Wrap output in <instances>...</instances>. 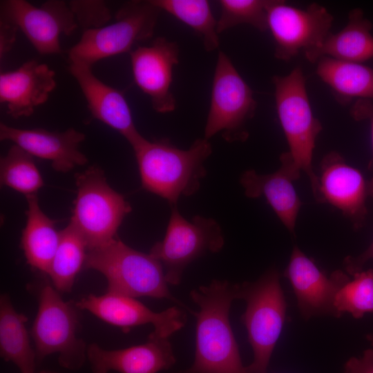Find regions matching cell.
Here are the masks:
<instances>
[{
  "instance_id": "6da1fadb",
  "label": "cell",
  "mask_w": 373,
  "mask_h": 373,
  "mask_svg": "<svg viewBox=\"0 0 373 373\" xmlns=\"http://www.w3.org/2000/svg\"><path fill=\"white\" fill-rule=\"evenodd\" d=\"M239 284L213 280L192 290L191 299L199 307L196 318L195 352L193 365L173 373H247L229 321Z\"/></svg>"
},
{
  "instance_id": "7a4b0ae2",
  "label": "cell",
  "mask_w": 373,
  "mask_h": 373,
  "mask_svg": "<svg viewBox=\"0 0 373 373\" xmlns=\"http://www.w3.org/2000/svg\"><path fill=\"white\" fill-rule=\"evenodd\" d=\"M132 148L142 187L166 199L171 206L198 191L207 174L204 162L212 153L205 138L197 139L183 150L166 139L150 141L143 137Z\"/></svg>"
},
{
  "instance_id": "3957f363",
  "label": "cell",
  "mask_w": 373,
  "mask_h": 373,
  "mask_svg": "<svg viewBox=\"0 0 373 373\" xmlns=\"http://www.w3.org/2000/svg\"><path fill=\"white\" fill-rule=\"evenodd\" d=\"M272 82L277 114L289 146L287 153L308 177L315 200L324 203L312 166L316 137L323 127L312 113L303 70L295 68L287 75L274 76Z\"/></svg>"
},
{
  "instance_id": "277c9868",
  "label": "cell",
  "mask_w": 373,
  "mask_h": 373,
  "mask_svg": "<svg viewBox=\"0 0 373 373\" xmlns=\"http://www.w3.org/2000/svg\"><path fill=\"white\" fill-rule=\"evenodd\" d=\"M84 267L106 278L108 292L135 298H166L185 307L171 295L162 263L150 254L128 246L118 236L102 247L88 251Z\"/></svg>"
},
{
  "instance_id": "5b68a950",
  "label": "cell",
  "mask_w": 373,
  "mask_h": 373,
  "mask_svg": "<svg viewBox=\"0 0 373 373\" xmlns=\"http://www.w3.org/2000/svg\"><path fill=\"white\" fill-rule=\"evenodd\" d=\"M75 184L77 195L70 222L83 237L88 251L102 247L117 236L131 206L109 185L104 171L97 166L76 173Z\"/></svg>"
},
{
  "instance_id": "8992f818",
  "label": "cell",
  "mask_w": 373,
  "mask_h": 373,
  "mask_svg": "<svg viewBox=\"0 0 373 373\" xmlns=\"http://www.w3.org/2000/svg\"><path fill=\"white\" fill-rule=\"evenodd\" d=\"M238 299L246 302L240 320L254 352L247 373H267L269 361L285 321L287 303L278 272L271 269L254 282L239 284Z\"/></svg>"
},
{
  "instance_id": "52a82bcc",
  "label": "cell",
  "mask_w": 373,
  "mask_h": 373,
  "mask_svg": "<svg viewBox=\"0 0 373 373\" xmlns=\"http://www.w3.org/2000/svg\"><path fill=\"white\" fill-rule=\"evenodd\" d=\"M162 10L152 0L125 2L115 13V21L84 30L68 52L69 64L92 66L99 60L130 52L137 43L151 39Z\"/></svg>"
},
{
  "instance_id": "ba28073f",
  "label": "cell",
  "mask_w": 373,
  "mask_h": 373,
  "mask_svg": "<svg viewBox=\"0 0 373 373\" xmlns=\"http://www.w3.org/2000/svg\"><path fill=\"white\" fill-rule=\"evenodd\" d=\"M76 309L61 298L51 283L43 285L31 329L37 364L48 356L57 354L59 365L67 370H79L84 365L88 346L78 336Z\"/></svg>"
},
{
  "instance_id": "9c48e42d",
  "label": "cell",
  "mask_w": 373,
  "mask_h": 373,
  "mask_svg": "<svg viewBox=\"0 0 373 373\" xmlns=\"http://www.w3.org/2000/svg\"><path fill=\"white\" fill-rule=\"evenodd\" d=\"M257 102L249 86L229 57L218 54L213 77L209 110L204 138L221 133L227 142H243L249 137L247 123L256 112Z\"/></svg>"
},
{
  "instance_id": "30bf717a",
  "label": "cell",
  "mask_w": 373,
  "mask_h": 373,
  "mask_svg": "<svg viewBox=\"0 0 373 373\" xmlns=\"http://www.w3.org/2000/svg\"><path fill=\"white\" fill-rule=\"evenodd\" d=\"M171 207L165 236L152 247L149 254L162 263L168 284L178 285L191 262L207 253L220 251L224 240L215 220L195 216L189 221L176 205Z\"/></svg>"
},
{
  "instance_id": "8fae6325",
  "label": "cell",
  "mask_w": 373,
  "mask_h": 373,
  "mask_svg": "<svg viewBox=\"0 0 373 373\" xmlns=\"http://www.w3.org/2000/svg\"><path fill=\"white\" fill-rule=\"evenodd\" d=\"M266 10L278 59L289 61L300 51L313 49L331 32L333 17L316 3L302 9L284 1L267 0Z\"/></svg>"
},
{
  "instance_id": "7c38bea8",
  "label": "cell",
  "mask_w": 373,
  "mask_h": 373,
  "mask_svg": "<svg viewBox=\"0 0 373 373\" xmlns=\"http://www.w3.org/2000/svg\"><path fill=\"white\" fill-rule=\"evenodd\" d=\"M15 24L41 55L62 52L61 35L69 36L79 27L68 3L48 0L35 6L25 0L1 1V18Z\"/></svg>"
},
{
  "instance_id": "4fadbf2b",
  "label": "cell",
  "mask_w": 373,
  "mask_h": 373,
  "mask_svg": "<svg viewBox=\"0 0 373 373\" xmlns=\"http://www.w3.org/2000/svg\"><path fill=\"white\" fill-rule=\"evenodd\" d=\"M75 305L123 329L151 324L154 330L151 334L162 338H169L186 322V314L175 306L155 312L135 298L108 291L100 296L90 294Z\"/></svg>"
},
{
  "instance_id": "5bb4252c",
  "label": "cell",
  "mask_w": 373,
  "mask_h": 373,
  "mask_svg": "<svg viewBox=\"0 0 373 373\" xmlns=\"http://www.w3.org/2000/svg\"><path fill=\"white\" fill-rule=\"evenodd\" d=\"M176 42L164 37L148 46H137L129 52L134 82L151 99L153 108L167 113L176 108L171 87L174 67L179 63Z\"/></svg>"
},
{
  "instance_id": "9a60e30c",
  "label": "cell",
  "mask_w": 373,
  "mask_h": 373,
  "mask_svg": "<svg viewBox=\"0 0 373 373\" xmlns=\"http://www.w3.org/2000/svg\"><path fill=\"white\" fill-rule=\"evenodd\" d=\"M283 275L291 285L299 311L305 320L317 315L341 316L334 303L337 292L350 280L343 271L336 270L327 276L295 246Z\"/></svg>"
},
{
  "instance_id": "2e32d148",
  "label": "cell",
  "mask_w": 373,
  "mask_h": 373,
  "mask_svg": "<svg viewBox=\"0 0 373 373\" xmlns=\"http://www.w3.org/2000/svg\"><path fill=\"white\" fill-rule=\"evenodd\" d=\"M320 189L324 203L339 209L361 228L367 215L366 200L372 195V181H366L357 169L347 164L337 152L328 153L321 162Z\"/></svg>"
},
{
  "instance_id": "e0dca14e",
  "label": "cell",
  "mask_w": 373,
  "mask_h": 373,
  "mask_svg": "<svg viewBox=\"0 0 373 373\" xmlns=\"http://www.w3.org/2000/svg\"><path fill=\"white\" fill-rule=\"evenodd\" d=\"M85 135L73 128L64 131L44 128L23 129L0 124V140L10 141L33 157L50 162L52 169L67 173L88 163L86 156L79 151Z\"/></svg>"
},
{
  "instance_id": "ac0fdd59",
  "label": "cell",
  "mask_w": 373,
  "mask_h": 373,
  "mask_svg": "<svg viewBox=\"0 0 373 373\" xmlns=\"http://www.w3.org/2000/svg\"><path fill=\"white\" fill-rule=\"evenodd\" d=\"M87 361L93 373H158L171 368L176 358L168 338L150 334L145 343L123 349L106 350L92 343Z\"/></svg>"
},
{
  "instance_id": "d6986e66",
  "label": "cell",
  "mask_w": 373,
  "mask_h": 373,
  "mask_svg": "<svg viewBox=\"0 0 373 373\" xmlns=\"http://www.w3.org/2000/svg\"><path fill=\"white\" fill-rule=\"evenodd\" d=\"M68 70L95 119L117 131L131 146L143 137L135 125L128 102L119 90L98 79L90 66L69 64Z\"/></svg>"
},
{
  "instance_id": "ffe728a7",
  "label": "cell",
  "mask_w": 373,
  "mask_h": 373,
  "mask_svg": "<svg viewBox=\"0 0 373 373\" xmlns=\"http://www.w3.org/2000/svg\"><path fill=\"white\" fill-rule=\"evenodd\" d=\"M57 86L55 73L47 64L31 59L0 74V102L14 118L28 117L45 104Z\"/></svg>"
},
{
  "instance_id": "44dd1931",
  "label": "cell",
  "mask_w": 373,
  "mask_h": 373,
  "mask_svg": "<svg viewBox=\"0 0 373 373\" xmlns=\"http://www.w3.org/2000/svg\"><path fill=\"white\" fill-rule=\"evenodd\" d=\"M280 166L275 172L262 175L254 170L245 171L240 177L247 197H264L285 227L293 234L302 202L294 186L300 171L287 152L280 157Z\"/></svg>"
},
{
  "instance_id": "7402d4cb",
  "label": "cell",
  "mask_w": 373,
  "mask_h": 373,
  "mask_svg": "<svg viewBox=\"0 0 373 373\" xmlns=\"http://www.w3.org/2000/svg\"><path fill=\"white\" fill-rule=\"evenodd\" d=\"M372 23L361 8L350 10L346 26L337 33L328 34L318 46L305 52L307 59L316 63L324 57L362 63L373 57Z\"/></svg>"
},
{
  "instance_id": "603a6c76",
  "label": "cell",
  "mask_w": 373,
  "mask_h": 373,
  "mask_svg": "<svg viewBox=\"0 0 373 373\" xmlns=\"http://www.w3.org/2000/svg\"><path fill=\"white\" fill-rule=\"evenodd\" d=\"M28 203L26 223L22 231L21 247L27 263L47 274L60 240L55 222L41 209L37 194L26 196Z\"/></svg>"
},
{
  "instance_id": "cb8c5ba5",
  "label": "cell",
  "mask_w": 373,
  "mask_h": 373,
  "mask_svg": "<svg viewBox=\"0 0 373 373\" xmlns=\"http://www.w3.org/2000/svg\"><path fill=\"white\" fill-rule=\"evenodd\" d=\"M27 318L16 311L8 294L0 298V355L17 366L20 373H36L35 347L26 328Z\"/></svg>"
},
{
  "instance_id": "d4e9b609",
  "label": "cell",
  "mask_w": 373,
  "mask_h": 373,
  "mask_svg": "<svg viewBox=\"0 0 373 373\" xmlns=\"http://www.w3.org/2000/svg\"><path fill=\"white\" fill-rule=\"evenodd\" d=\"M316 63L317 75L342 102L356 97L373 99V68L327 57Z\"/></svg>"
},
{
  "instance_id": "484cf974",
  "label": "cell",
  "mask_w": 373,
  "mask_h": 373,
  "mask_svg": "<svg viewBox=\"0 0 373 373\" xmlns=\"http://www.w3.org/2000/svg\"><path fill=\"white\" fill-rule=\"evenodd\" d=\"M86 244L71 222L60 231L59 243L48 276L58 292L71 291L76 276L85 265Z\"/></svg>"
},
{
  "instance_id": "4316f807",
  "label": "cell",
  "mask_w": 373,
  "mask_h": 373,
  "mask_svg": "<svg viewBox=\"0 0 373 373\" xmlns=\"http://www.w3.org/2000/svg\"><path fill=\"white\" fill-rule=\"evenodd\" d=\"M162 11L185 23L198 35L207 52L218 48V20L206 0H152Z\"/></svg>"
},
{
  "instance_id": "83f0119b",
  "label": "cell",
  "mask_w": 373,
  "mask_h": 373,
  "mask_svg": "<svg viewBox=\"0 0 373 373\" xmlns=\"http://www.w3.org/2000/svg\"><path fill=\"white\" fill-rule=\"evenodd\" d=\"M34 157L13 144L0 160L1 185L26 195H35L44 184Z\"/></svg>"
},
{
  "instance_id": "f1b7e54d",
  "label": "cell",
  "mask_w": 373,
  "mask_h": 373,
  "mask_svg": "<svg viewBox=\"0 0 373 373\" xmlns=\"http://www.w3.org/2000/svg\"><path fill=\"white\" fill-rule=\"evenodd\" d=\"M337 292L334 305L341 316L349 312L355 318L373 312V269L354 274Z\"/></svg>"
},
{
  "instance_id": "f546056e",
  "label": "cell",
  "mask_w": 373,
  "mask_h": 373,
  "mask_svg": "<svg viewBox=\"0 0 373 373\" xmlns=\"http://www.w3.org/2000/svg\"><path fill=\"white\" fill-rule=\"evenodd\" d=\"M267 0H220L218 19V34L240 24H248L264 32L268 30Z\"/></svg>"
},
{
  "instance_id": "4dcf8cb0",
  "label": "cell",
  "mask_w": 373,
  "mask_h": 373,
  "mask_svg": "<svg viewBox=\"0 0 373 373\" xmlns=\"http://www.w3.org/2000/svg\"><path fill=\"white\" fill-rule=\"evenodd\" d=\"M79 27L84 30L107 25L112 17L106 3L102 0H71L68 2Z\"/></svg>"
},
{
  "instance_id": "1f68e13d",
  "label": "cell",
  "mask_w": 373,
  "mask_h": 373,
  "mask_svg": "<svg viewBox=\"0 0 373 373\" xmlns=\"http://www.w3.org/2000/svg\"><path fill=\"white\" fill-rule=\"evenodd\" d=\"M343 373H373V349L364 351L361 357H351L344 365Z\"/></svg>"
},
{
  "instance_id": "d6a6232c",
  "label": "cell",
  "mask_w": 373,
  "mask_h": 373,
  "mask_svg": "<svg viewBox=\"0 0 373 373\" xmlns=\"http://www.w3.org/2000/svg\"><path fill=\"white\" fill-rule=\"evenodd\" d=\"M19 28L12 23L0 19V59L12 50Z\"/></svg>"
},
{
  "instance_id": "836d02e7",
  "label": "cell",
  "mask_w": 373,
  "mask_h": 373,
  "mask_svg": "<svg viewBox=\"0 0 373 373\" xmlns=\"http://www.w3.org/2000/svg\"><path fill=\"white\" fill-rule=\"evenodd\" d=\"M373 259V241L370 247L358 256H347L343 260L344 267L349 275L363 270L364 265L370 260Z\"/></svg>"
},
{
  "instance_id": "e575fe53",
  "label": "cell",
  "mask_w": 373,
  "mask_h": 373,
  "mask_svg": "<svg viewBox=\"0 0 373 373\" xmlns=\"http://www.w3.org/2000/svg\"><path fill=\"white\" fill-rule=\"evenodd\" d=\"M372 106L370 103H366L365 101H361V103L357 104L352 109V116L354 119H370V130H371V140H372V155L368 163V169L373 171V108Z\"/></svg>"
},
{
  "instance_id": "d590c367",
  "label": "cell",
  "mask_w": 373,
  "mask_h": 373,
  "mask_svg": "<svg viewBox=\"0 0 373 373\" xmlns=\"http://www.w3.org/2000/svg\"><path fill=\"white\" fill-rule=\"evenodd\" d=\"M367 339L371 343L373 346V334H370L366 336Z\"/></svg>"
},
{
  "instance_id": "8d00e7d4",
  "label": "cell",
  "mask_w": 373,
  "mask_h": 373,
  "mask_svg": "<svg viewBox=\"0 0 373 373\" xmlns=\"http://www.w3.org/2000/svg\"><path fill=\"white\" fill-rule=\"evenodd\" d=\"M36 373H57V372H51V371H46V370H43V371H41V372H37Z\"/></svg>"
}]
</instances>
